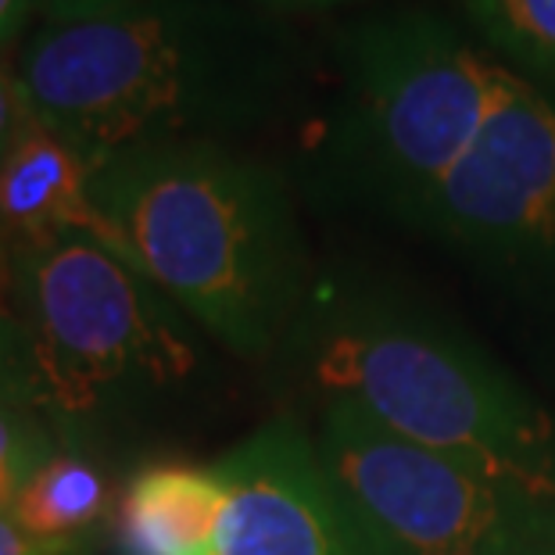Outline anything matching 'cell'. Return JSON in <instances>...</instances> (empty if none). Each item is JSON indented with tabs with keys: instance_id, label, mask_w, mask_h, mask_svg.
<instances>
[{
	"instance_id": "6da1fadb",
	"label": "cell",
	"mask_w": 555,
	"mask_h": 555,
	"mask_svg": "<svg viewBox=\"0 0 555 555\" xmlns=\"http://www.w3.org/2000/svg\"><path fill=\"white\" fill-rule=\"evenodd\" d=\"M15 76L37 119L98 165L269 126L298 101L305 51L269 11L144 0L108 18L43 22Z\"/></svg>"
},
{
	"instance_id": "7a4b0ae2",
	"label": "cell",
	"mask_w": 555,
	"mask_h": 555,
	"mask_svg": "<svg viewBox=\"0 0 555 555\" xmlns=\"http://www.w3.org/2000/svg\"><path fill=\"white\" fill-rule=\"evenodd\" d=\"M108 244L241 359L291 345L312 301L298 205L273 165L230 144L122 151L90 169Z\"/></svg>"
},
{
	"instance_id": "3957f363",
	"label": "cell",
	"mask_w": 555,
	"mask_h": 555,
	"mask_svg": "<svg viewBox=\"0 0 555 555\" xmlns=\"http://www.w3.org/2000/svg\"><path fill=\"white\" fill-rule=\"evenodd\" d=\"M291 345L315 391L477 474L555 502V423L477 345L384 291L315 280Z\"/></svg>"
},
{
	"instance_id": "277c9868",
	"label": "cell",
	"mask_w": 555,
	"mask_h": 555,
	"mask_svg": "<svg viewBox=\"0 0 555 555\" xmlns=\"http://www.w3.org/2000/svg\"><path fill=\"white\" fill-rule=\"evenodd\" d=\"M37 412L62 448L158 405L197 370L186 315L133 262L90 233L8 244Z\"/></svg>"
},
{
	"instance_id": "5b68a950",
	"label": "cell",
	"mask_w": 555,
	"mask_h": 555,
	"mask_svg": "<svg viewBox=\"0 0 555 555\" xmlns=\"http://www.w3.org/2000/svg\"><path fill=\"white\" fill-rule=\"evenodd\" d=\"M319 155L362 208L420 230L434 194L488 119L509 68L427 8L351 26Z\"/></svg>"
},
{
	"instance_id": "8992f818",
	"label": "cell",
	"mask_w": 555,
	"mask_h": 555,
	"mask_svg": "<svg viewBox=\"0 0 555 555\" xmlns=\"http://www.w3.org/2000/svg\"><path fill=\"white\" fill-rule=\"evenodd\" d=\"M315 448L362 555H555V502L477 474L326 401Z\"/></svg>"
},
{
	"instance_id": "52a82bcc",
	"label": "cell",
	"mask_w": 555,
	"mask_h": 555,
	"mask_svg": "<svg viewBox=\"0 0 555 555\" xmlns=\"http://www.w3.org/2000/svg\"><path fill=\"white\" fill-rule=\"evenodd\" d=\"M519 298L555 305V98L505 73L420 230Z\"/></svg>"
},
{
	"instance_id": "ba28073f",
	"label": "cell",
	"mask_w": 555,
	"mask_h": 555,
	"mask_svg": "<svg viewBox=\"0 0 555 555\" xmlns=\"http://www.w3.org/2000/svg\"><path fill=\"white\" fill-rule=\"evenodd\" d=\"M211 469L227 491L219 555H362L315 437L294 420L247 434Z\"/></svg>"
},
{
	"instance_id": "9c48e42d",
	"label": "cell",
	"mask_w": 555,
	"mask_h": 555,
	"mask_svg": "<svg viewBox=\"0 0 555 555\" xmlns=\"http://www.w3.org/2000/svg\"><path fill=\"white\" fill-rule=\"evenodd\" d=\"M90 169L65 137L33 119L0 162V241L90 233L108 244V230L90 201Z\"/></svg>"
},
{
	"instance_id": "30bf717a",
	"label": "cell",
	"mask_w": 555,
	"mask_h": 555,
	"mask_svg": "<svg viewBox=\"0 0 555 555\" xmlns=\"http://www.w3.org/2000/svg\"><path fill=\"white\" fill-rule=\"evenodd\" d=\"M222 502L211 466H144L119 505V555H219Z\"/></svg>"
},
{
	"instance_id": "8fae6325",
	"label": "cell",
	"mask_w": 555,
	"mask_h": 555,
	"mask_svg": "<svg viewBox=\"0 0 555 555\" xmlns=\"http://www.w3.org/2000/svg\"><path fill=\"white\" fill-rule=\"evenodd\" d=\"M108 513V483L87 452L57 448L22 488L11 516L47 541H90Z\"/></svg>"
},
{
	"instance_id": "7c38bea8",
	"label": "cell",
	"mask_w": 555,
	"mask_h": 555,
	"mask_svg": "<svg viewBox=\"0 0 555 555\" xmlns=\"http://www.w3.org/2000/svg\"><path fill=\"white\" fill-rule=\"evenodd\" d=\"M463 8L509 73L555 90V0H463Z\"/></svg>"
},
{
	"instance_id": "4fadbf2b",
	"label": "cell",
	"mask_w": 555,
	"mask_h": 555,
	"mask_svg": "<svg viewBox=\"0 0 555 555\" xmlns=\"http://www.w3.org/2000/svg\"><path fill=\"white\" fill-rule=\"evenodd\" d=\"M62 441L40 412L0 401V513H11L29 477L51 459Z\"/></svg>"
},
{
	"instance_id": "5bb4252c",
	"label": "cell",
	"mask_w": 555,
	"mask_h": 555,
	"mask_svg": "<svg viewBox=\"0 0 555 555\" xmlns=\"http://www.w3.org/2000/svg\"><path fill=\"white\" fill-rule=\"evenodd\" d=\"M0 401L26 405L37 412V391H33V362L29 340L15 305V283H11V255L0 241Z\"/></svg>"
},
{
	"instance_id": "9a60e30c",
	"label": "cell",
	"mask_w": 555,
	"mask_h": 555,
	"mask_svg": "<svg viewBox=\"0 0 555 555\" xmlns=\"http://www.w3.org/2000/svg\"><path fill=\"white\" fill-rule=\"evenodd\" d=\"M0 555H93V545L90 541L37 538L11 513H0Z\"/></svg>"
},
{
	"instance_id": "2e32d148",
	"label": "cell",
	"mask_w": 555,
	"mask_h": 555,
	"mask_svg": "<svg viewBox=\"0 0 555 555\" xmlns=\"http://www.w3.org/2000/svg\"><path fill=\"white\" fill-rule=\"evenodd\" d=\"M33 119H37V112H33L18 76L8 73V68H0V162L8 158V151L15 147L22 129H26Z\"/></svg>"
},
{
	"instance_id": "e0dca14e",
	"label": "cell",
	"mask_w": 555,
	"mask_h": 555,
	"mask_svg": "<svg viewBox=\"0 0 555 555\" xmlns=\"http://www.w3.org/2000/svg\"><path fill=\"white\" fill-rule=\"evenodd\" d=\"M144 4V0H37V11L43 22H90V18H108L122 15V11Z\"/></svg>"
},
{
	"instance_id": "ac0fdd59",
	"label": "cell",
	"mask_w": 555,
	"mask_h": 555,
	"mask_svg": "<svg viewBox=\"0 0 555 555\" xmlns=\"http://www.w3.org/2000/svg\"><path fill=\"white\" fill-rule=\"evenodd\" d=\"M33 11H37V0H0V54L22 40Z\"/></svg>"
},
{
	"instance_id": "d6986e66",
	"label": "cell",
	"mask_w": 555,
	"mask_h": 555,
	"mask_svg": "<svg viewBox=\"0 0 555 555\" xmlns=\"http://www.w3.org/2000/svg\"><path fill=\"white\" fill-rule=\"evenodd\" d=\"M255 4L287 11V8H323V4H337V0H255Z\"/></svg>"
}]
</instances>
